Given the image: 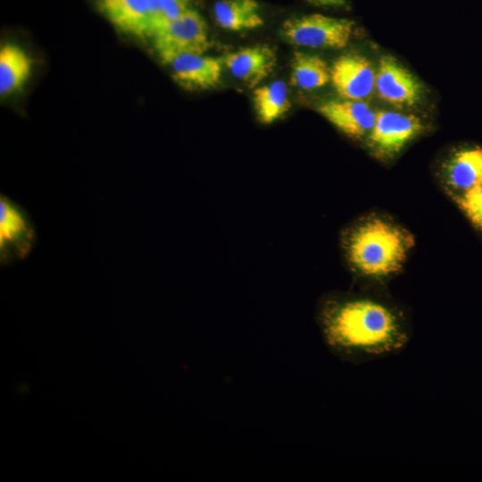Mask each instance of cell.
Returning a JSON list of instances; mask_svg holds the SVG:
<instances>
[{
    "instance_id": "6da1fadb",
    "label": "cell",
    "mask_w": 482,
    "mask_h": 482,
    "mask_svg": "<svg viewBox=\"0 0 482 482\" xmlns=\"http://www.w3.org/2000/svg\"><path fill=\"white\" fill-rule=\"evenodd\" d=\"M319 320L328 349L355 365L397 354L411 337L403 313L370 295L330 299L323 304Z\"/></svg>"
},
{
    "instance_id": "7a4b0ae2",
    "label": "cell",
    "mask_w": 482,
    "mask_h": 482,
    "mask_svg": "<svg viewBox=\"0 0 482 482\" xmlns=\"http://www.w3.org/2000/svg\"><path fill=\"white\" fill-rule=\"evenodd\" d=\"M413 245V237L403 229L381 219L358 225L347 242L349 260L357 272L371 279L396 273Z\"/></svg>"
},
{
    "instance_id": "3957f363",
    "label": "cell",
    "mask_w": 482,
    "mask_h": 482,
    "mask_svg": "<svg viewBox=\"0 0 482 482\" xmlns=\"http://www.w3.org/2000/svg\"><path fill=\"white\" fill-rule=\"evenodd\" d=\"M354 25L348 19L312 13L287 19L279 32L285 41L294 46L342 49L350 42Z\"/></svg>"
},
{
    "instance_id": "277c9868",
    "label": "cell",
    "mask_w": 482,
    "mask_h": 482,
    "mask_svg": "<svg viewBox=\"0 0 482 482\" xmlns=\"http://www.w3.org/2000/svg\"><path fill=\"white\" fill-rule=\"evenodd\" d=\"M152 38L163 63L181 54H204L211 47L207 23L192 8L157 30Z\"/></svg>"
},
{
    "instance_id": "5b68a950",
    "label": "cell",
    "mask_w": 482,
    "mask_h": 482,
    "mask_svg": "<svg viewBox=\"0 0 482 482\" xmlns=\"http://www.w3.org/2000/svg\"><path fill=\"white\" fill-rule=\"evenodd\" d=\"M37 243L35 224L29 212L7 195H0V264L25 259Z\"/></svg>"
},
{
    "instance_id": "8992f818",
    "label": "cell",
    "mask_w": 482,
    "mask_h": 482,
    "mask_svg": "<svg viewBox=\"0 0 482 482\" xmlns=\"http://www.w3.org/2000/svg\"><path fill=\"white\" fill-rule=\"evenodd\" d=\"M423 129L421 120L411 114L381 111L368 135V144L380 158H391Z\"/></svg>"
},
{
    "instance_id": "52a82bcc",
    "label": "cell",
    "mask_w": 482,
    "mask_h": 482,
    "mask_svg": "<svg viewBox=\"0 0 482 482\" xmlns=\"http://www.w3.org/2000/svg\"><path fill=\"white\" fill-rule=\"evenodd\" d=\"M375 79L371 62L358 53L338 56L330 67V81L340 98L363 101L373 92Z\"/></svg>"
},
{
    "instance_id": "ba28073f",
    "label": "cell",
    "mask_w": 482,
    "mask_h": 482,
    "mask_svg": "<svg viewBox=\"0 0 482 482\" xmlns=\"http://www.w3.org/2000/svg\"><path fill=\"white\" fill-rule=\"evenodd\" d=\"M173 80L183 89L203 91L216 88L221 82L222 60L204 54H181L165 62Z\"/></svg>"
},
{
    "instance_id": "9c48e42d",
    "label": "cell",
    "mask_w": 482,
    "mask_h": 482,
    "mask_svg": "<svg viewBox=\"0 0 482 482\" xmlns=\"http://www.w3.org/2000/svg\"><path fill=\"white\" fill-rule=\"evenodd\" d=\"M375 88L378 96L396 106H411L421 96L422 87L416 78L395 58L384 55L376 71Z\"/></svg>"
},
{
    "instance_id": "30bf717a",
    "label": "cell",
    "mask_w": 482,
    "mask_h": 482,
    "mask_svg": "<svg viewBox=\"0 0 482 482\" xmlns=\"http://www.w3.org/2000/svg\"><path fill=\"white\" fill-rule=\"evenodd\" d=\"M221 60L234 78L254 88L273 72L277 54L268 45H255L227 53Z\"/></svg>"
},
{
    "instance_id": "8fae6325",
    "label": "cell",
    "mask_w": 482,
    "mask_h": 482,
    "mask_svg": "<svg viewBox=\"0 0 482 482\" xmlns=\"http://www.w3.org/2000/svg\"><path fill=\"white\" fill-rule=\"evenodd\" d=\"M318 111L341 132L353 138L369 135L376 120V112L361 100L331 99L320 104Z\"/></svg>"
},
{
    "instance_id": "7c38bea8",
    "label": "cell",
    "mask_w": 482,
    "mask_h": 482,
    "mask_svg": "<svg viewBox=\"0 0 482 482\" xmlns=\"http://www.w3.org/2000/svg\"><path fill=\"white\" fill-rule=\"evenodd\" d=\"M97 6L119 31L142 37L151 36L150 0H98Z\"/></svg>"
},
{
    "instance_id": "4fadbf2b",
    "label": "cell",
    "mask_w": 482,
    "mask_h": 482,
    "mask_svg": "<svg viewBox=\"0 0 482 482\" xmlns=\"http://www.w3.org/2000/svg\"><path fill=\"white\" fill-rule=\"evenodd\" d=\"M33 61L18 45L5 44L0 50V95L6 96L21 90L29 79Z\"/></svg>"
},
{
    "instance_id": "5bb4252c",
    "label": "cell",
    "mask_w": 482,
    "mask_h": 482,
    "mask_svg": "<svg viewBox=\"0 0 482 482\" xmlns=\"http://www.w3.org/2000/svg\"><path fill=\"white\" fill-rule=\"evenodd\" d=\"M217 24L229 31H243L263 25L260 4L256 0H219L213 6Z\"/></svg>"
},
{
    "instance_id": "9a60e30c",
    "label": "cell",
    "mask_w": 482,
    "mask_h": 482,
    "mask_svg": "<svg viewBox=\"0 0 482 482\" xmlns=\"http://www.w3.org/2000/svg\"><path fill=\"white\" fill-rule=\"evenodd\" d=\"M253 104L259 122L273 123L284 117L291 107L287 84L283 80H275L254 87Z\"/></svg>"
},
{
    "instance_id": "2e32d148",
    "label": "cell",
    "mask_w": 482,
    "mask_h": 482,
    "mask_svg": "<svg viewBox=\"0 0 482 482\" xmlns=\"http://www.w3.org/2000/svg\"><path fill=\"white\" fill-rule=\"evenodd\" d=\"M448 185L466 191L482 182V148L464 149L456 153L445 168Z\"/></svg>"
},
{
    "instance_id": "e0dca14e",
    "label": "cell",
    "mask_w": 482,
    "mask_h": 482,
    "mask_svg": "<svg viewBox=\"0 0 482 482\" xmlns=\"http://www.w3.org/2000/svg\"><path fill=\"white\" fill-rule=\"evenodd\" d=\"M290 84L303 90H314L330 81V68L320 56L295 51L291 59Z\"/></svg>"
},
{
    "instance_id": "ac0fdd59",
    "label": "cell",
    "mask_w": 482,
    "mask_h": 482,
    "mask_svg": "<svg viewBox=\"0 0 482 482\" xmlns=\"http://www.w3.org/2000/svg\"><path fill=\"white\" fill-rule=\"evenodd\" d=\"M192 0H153L152 4V37L167 23L177 19L189 10Z\"/></svg>"
},
{
    "instance_id": "d6986e66",
    "label": "cell",
    "mask_w": 482,
    "mask_h": 482,
    "mask_svg": "<svg viewBox=\"0 0 482 482\" xmlns=\"http://www.w3.org/2000/svg\"><path fill=\"white\" fill-rule=\"evenodd\" d=\"M457 202L470 221L482 230V182L462 192Z\"/></svg>"
},
{
    "instance_id": "ffe728a7",
    "label": "cell",
    "mask_w": 482,
    "mask_h": 482,
    "mask_svg": "<svg viewBox=\"0 0 482 482\" xmlns=\"http://www.w3.org/2000/svg\"><path fill=\"white\" fill-rule=\"evenodd\" d=\"M306 2L323 7H342L346 4V0H305Z\"/></svg>"
},
{
    "instance_id": "44dd1931",
    "label": "cell",
    "mask_w": 482,
    "mask_h": 482,
    "mask_svg": "<svg viewBox=\"0 0 482 482\" xmlns=\"http://www.w3.org/2000/svg\"><path fill=\"white\" fill-rule=\"evenodd\" d=\"M150 1L152 2L153 0H150Z\"/></svg>"
}]
</instances>
